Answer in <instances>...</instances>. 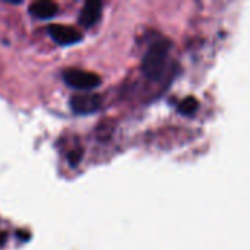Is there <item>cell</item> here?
<instances>
[{
	"instance_id": "cell-1",
	"label": "cell",
	"mask_w": 250,
	"mask_h": 250,
	"mask_svg": "<svg viewBox=\"0 0 250 250\" xmlns=\"http://www.w3.org/2000/svg\"><path fill=\"white\" fill-rule=\"evenodd\" d=\"M171 42L166 38H160L151 44L142 59V72L151 81H160L166 72L167 57Z\"/></svg>"
},
{
	"instance_id": "cell-2",
	"label": "cell",
	"mask_w": 250,
	"mask_h": 250,
	"mask_svg": "<svg viewBox=\"0 0 250 250\" xmlns=\"http://www.w3.org/2000/svg\"><path fill=\"white\" fill-rule=\"evenodd\" d=\"M63 79L66 85L79 91H89L101 83V78L97 73L82 69H66L63 72Z\"/></svg>"
},
{
	"instance_id": "cell-3",
	"label": "cell",
	"mask_w": 250,
	"mask_h": 250,
	"mask_svg": "<svg viewBox=\"0 0 250 250\" xmlns=\"http://www.w3.org/2000/svg\"><path fill=\"white\" fill-rule=\"evenodd\" d=\"M69 105L76 114H92L101 107V97L98 94H75L70 97Z\"/></svg>"
},
{
	"instance_id": "cell-4",
	"label": "cell",
	"mask_w": 250,
	"mask_h": 250,
	"mask_svg": "<svg viewBox=\"0 0 250 250\" xmlns=\"http://www.w3.org/2000/svg\"><path fill=\"white\" fill-rule=\"evenodd\" d=\"M47 32L59 45H70L82 41V34L72 26L53 23L47 28Z\"/></svg>"
},
{
	"instance_id": "cell-5",
	"label": "cell",
	"mask_w": 250,
	"mask_h": 250,
	"mask_svg": "<svg viewBox=\"0 0 250 250\" xmlns=\"http://www.w3.org/2000/svg\"><path fill=\"white\" fill-rule=\"evenodd\" d=\"M101 12H103V3L100 0H88L81 9L79 18H78L79 25H82L83 28L94 26L101 18Z\"/></svg>"
},
{
	"instance_id": "cell-6",
	"label": "cell",
	"mask_w": 250,
	"mask_h": 250,
	"mask_svg": "<svg viewBox=\"0 0 250 250\" xmlns=\"http://www.w3.org/2000/svg\"><path fill=\"white\" fill-rule=\"evenodd\" d=\"M28 12L34 18H38V19H51L53 16L57 15L59 6H57V3H54L51 0H37L29 4Z\"/></svg>"
},
{
	"instance_id": "cell-7",
	"label": "cell",
	"mask_w": 250,
	"mask_h": 250,
	"mask_svg": "<svg viewBox=\"0 0 250 250\" xmlns=\"http://www.w3.org/2000/svg\"><path fill=\"white\" fill-rule=\"evenodd\" d=\"M179 111L185 116H192L198 111L199 108V101L195 97H186L180 104H179Z\"/></svg>"
},
{
	"instance_id": "cell-8",
	"label": "cell",
	"mask_w": 250,
	"mask_h": 250,
	"mask_svg": "<svg viewBox=\"0 0 250 250\" xmlns=\"http://www.w3.org/2000/svg\"><path fill=\"white\" fill-rule=\"evenodd\" d=\"M82 149H76V151H72L70 154H69V157H67V160H69V164L72 166V167H76L78 164H79V161L82 160Z\"/></svg>"
},
{
	"instance_id": "cell-9",
	"label": "cell",
	"mask_w": 250,
	"mask_h": 250,
	"mask_svg": "<svg viewBox=\"0 0 250 250\" xmlns=\"http://www.w3.org/2000/svg\"><path fill=\"white\" fill-rule=\"evenodd\" d=\"M6 242H7V234L4 231H0V248L4 246Z\"/></svg>"
}]
</instances>
